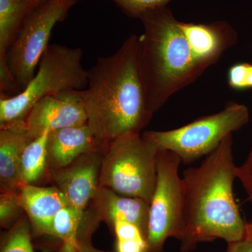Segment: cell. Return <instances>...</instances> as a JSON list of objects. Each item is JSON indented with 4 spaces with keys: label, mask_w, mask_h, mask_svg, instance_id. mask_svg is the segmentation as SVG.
<instances>
[{
    "label": "cell",
    "mask_w": 252,
    "mask_h": 252,
    "mask_svg": "<svg viewBox=\"0 0 252 252\" xmlns=\"http://www.w3.org/2000/svg\"><path fill=\"white\" fill-rule=\"evenodd\" d=\"M25 213L17 192H5L0 195V225L1 228H10Z\"/></svg>",
    "instance_id": "19"
},
{
    "label": "cell",
    "mask_w": 252,
    "mask_h": 252,
    "mask_svg": "<svg viewBox=\"0 0 252 252\" xmlns=\"http://www.w3.org/2000/svg\"><path fill=\"white\" fill-rule=\"evenodd\" d=\"M69 1H72V2H74V4H75V3L77 2V1H79V0H69Z\"/></svg>",
    "instance_id": "26"
},
{
    "label": "cell",
    "mask_w": 252,
    "mask_h": 252,
    "mask_svg": "<svg viewBox=\"0 0 252 252\" xmlns=\"http://www.w3.org/2000/svg\"><path fill=\"white\" fill-rule=\"evenodd\" d=\"M140 66L149 111L154 114L176 93L190 85L205 69L199 63L171 10L147 11L140 18Z\"/></svg>",
    "instance_id": "3"
},
{
    "label": "cell",
    "mask_w": 252,
    "mask_h": 252,
    "mask_svg": "<svg viewBox=\"0 0 252 252\" xmlns=\"http://www.w3.org/2000/svg\"><path fill=\"white\" fill-rule=\"evenodd\" d=\"M18 196L35 236H50L55 215L63 207L69 206L65 196L55 186L24 185L18 190Z\"/></svg>",
    "instance_id": "14"
},
{
    "label": "cell",
    "mask_w": 252,
    "mask_h": 252,
    "mask_svg": "<svg viewBox=\"0 0 252 252\" xmlns=\"http://www.w3.org/2000/svg\"><path fill=\"white\" fill-rule=\"evenodd\" d=\"M160 149L137 132H127L104 150L99 187L150 204L157 181Z\"/></svg>",
    "instance_id": "5"
},
{
    "label": "cell",
    "mask_w": 252,
    "mask_h": 252,
    "mask_svg": "<svg viewBox=\"0 0 252 252\" xmlns=\"http://www.w3.org/2000/svg\"><path fill=\"white\" fill-rule=\"evenodd\" d=\"M82 59L81 48L49 44L26 88L14 96L0 98V126L26 119L32 108L46 96L85 89L88 70Z\"/></svg>",
    "instance_id": "4"
},
{
    "label": "cell",
    "mask_w": 252,
    "mask_h": 252,
    "mask_svg": "<svg viewBox=\"0 0 252 252\" xmlns=\"http://www.w3.org/2000/svg\"><path fill=\"white\" fill-rule=\"evenodd\" d=\"M236 167L230 135L199 166L184 172L181 252H192L217 239L228 244L245 238L247 223L233 193Z\"/></svg>",
    "instance_id": "1"
},
{
    "label": "cell",
    "mask_w": 252,
    "mask_h": 252,
    "mask_svg": "<svg viewBox=\"0 0 252 252\" xmlns=\"http://www.w3.org/2000/svg\"><path fill=\"white\" fill-rule=\"evenodd\" d=\"M249 121L248 107L230 101L220 112L198 118L182 127L144 131L142 135L159 149L177 154L182 163L188 165L211 154L225 137L241 129Z\"/></svg>",
    "instance_id": "6"
},
{
    "label": "cell",
    "mask_w": 252,
    "mask_h": 252,
    "mask_svg": "<svg viewBox=\"0 0 252 252\" xmlns=\"http://www.w3.org/2000/svg\"><path fill=\"white\" fill-rule=\"evenodd\" d=\"M181 159L160 149L157 181L149 204L147 252H163L167 239H178L183 210V186L179 173Z\"/></svg>",
    "instance_id": "8"
},
{
    "label": "cell",
    "mask_w": 252,
    "mask_h": 252,
    "mask_svg": "<svg viewBox=\"0 0 252 252\" xmlns=\"http://www.w3.org/2000/svg\"><path fill=\"white\" fill-rule=\"evenodd\" d=\"M87 122L80 91L46 96L32 108L26 118L28 132L32 140L46 130L84 125Z\"/></svg>",
    "instance_id": "10"
},
{
    "label": "cell",
    "mask_w": 252,
    "mask_h": 252,
    "mask_svg": "<svg viewBox=\"0 0 252 252\" xmlns=\"http://www.w3.org/2000/svg\"><path fill=\"white\" fill-rule=\"evenodd\" d=\"M43 3L40 0H0V56L6 54L26 18Z\"/></svg>",
    "instance_id": "16"
},
{
    "label": "cell",
    "mask_w": 252,
    "mask_h": 252,
    "mask_svg": "<svg viewBox=\"0 0 252 252\" xmlns=\"http://www.w3.org/2000/svg\"><path fill=\"white\" fill-rule=\"evenodd\" d=\"M32 235L30 220L26 215H23L1 235L0 252H34Z\"/></svg>",
    "instance_id": "18"
},
{
    "label": "cell",
    "mask_w": 252,
    "mask_h": 252,
    "mask_svg": "<svg viewBox=\"0 0 252 252\" xmlns=\"http://www.w3.org/2000/svg\"><path fill=\"white\" fill-rule=\"evenodd\" d=\"M74 4L69 0H47L26 18L4 56L21 91L34 77L41 57L49 46L58 23Z\"/></svg>",
    "instance_id": "7"
},
{
    "label": "cell",
    "mask_w": 252,
    "mask_h": 252,
    "mask_svg": "<svg viewBox=\"0 0 252 252\" xmlns=\"http://www.w3.org/2000/svg\"><path fill=\"white\" fill-rule=\"evenodd\" d=\"M180 27L199 63L205 69L236 44L238 34L226 21L210 24L180 22Z\"/></svg>",
    "instance_id": "11"
},
{
    "label": "cell",
    "mask_w": 252,
    "mask_h": 252,
    "mask_svg": "<svg viewBox=\"0 0 252 252\" xmlns=\"http://www.w3.org/2000/svg\"><path fill=\"white\" fill-rule=\"evenodd\" d=\"M50 132H43L31 141L23 151L20 163L21 187L34 185L48 171L47 142Z\"/></svg>",
    "instance_id": "17"
},
{
    "label": "cell",
    "mask_w": 252,
    "mask_h": 252,
    "mask_svg": "<svg viewBox=\"0 0 252 252\" xmlns=\"http://www.w3.org/2000/svg\"><path fill=\"white\" fill-rule=\"evenodd\" d=\"M41 2H45L46 1H47V0H40Z\"/></svg>",
    "instance_id": "27"
},
{
    "label": "cell",
    "mask_w": 252,
    "mask_h": 252,
    "mask_svg": "<svg viewBox=\"0 0 252 252\" xmlns=\"http://www.w3.org/2000/svg\"><path fill=\"white\" fill-rule=\"evenodd\" d=\"M224 252H252V240L245 238L240 241L228 243Z\"/></svg>",
    "instance_id": "24"
},
{
    "label": "cell",
    "mask_w": 252,
    "mask_h": 252,
    "mask_svg": "<svg viewBox=\"0 0 252 252\" xmlns=\"http://www.w3.org/2000/svg\"><path fill=\"white\" fill-rule=\"evenodd\" d=\"M91 209L95 218L105 222L110 230L115 222H128L138 226L147 238L149 204L142 199L120 195L99 187L91 200Z\"/></svg>",
    "instance_id": "12"
},
{
    "label": "cell",
    "mask_w": 252,
    "mask_h": 252,
    "mask_svg": "<svg viewBox=\"0 0 252 252\" xmlns=\"http://www.w3.org/2000/svg\"><path fill=\"white\" fill-rule=\"evenodd\" d=\"M245 238L252 240V222L246 224V235Z\"/></svg>",
    "instance_id": "25"
},
{
    "label": "cell",
    "mask_w": 252,
    "mask_h": 252,
    "mask_svg": "<svg viewBox=\"0 0 252 252\" xmlns=\"http://www.w3.org/2000/svg\"><path fill=\"white\" fill-rule=\"evenodd\" d=\"M126 13L132 18H140L142 14L150 10L167 6L172 0H112Z\"/></svg>",
    "instance_id": "20"
},
{
    "label": "cell",
    "mask_w": 252,
    "mask_h": 252,
    "mask_svg": "<svg viewBox=\"0 0 252 252\" xmlns=\"http://www.w3.org/2000/svg\"><path fill=\"white\" fill-rule=\"evenodd\" d=\"M147 248L144 238L116 240L115 252H147Z\"/></svg>",
    "instance_id": "23"
},
{
    "label": "cell",
    "mask_w": 252,
    "mask_h": 252,
    "mask_svg": "<svg viewBox=\"0 0 252 252\" xmlns=\"http://www.w3.org/2000/svg\"><path fill=\"white\" fill-rule=\"evenodd\" d=\"M103 154V151H97L84 154L67 166L49 172L69 206L82 215L99 189Z\"/></svg>",
    "instance_id": "9"
},
{
    "label": "cell",
    "mask_w": 252,
    "mask_h": 252,
    "mask_svg": "<svg viewBox=\"0 0 252 252\" xmlns=\"http://www.w3.org/2000/svg\"><path fill=\"white\" fill-rule=\"evenodd\" d=\"M32 141L26 119L0 126V190L17 192L21 187L20 163L25 148Z\"/></svg>",
    "instance_id": "15"
},
{
    "label": "cell",
    "mask_w": 252,
    "mask_h": 252,
    "mask_svg": "<svg viewBox=\"0 0 252 252\" xmlns=\"http://www.w3.org/2000/svg\"><path fill=\"white\" fill-rule=\"evenodd\" d=\"M228 84L234 90L252 89V64H233L228 71Z\"/></svg>",
    "instance_id": "21"
},
{
    "label": "cell",
    "mask_w": 252,
    "mask_h": 252,
    "mask_svg": "<svg viewBox=\"0 0 252 252\" xmlns=\"http://www.w3.org/2000/svg\"><path fill=\"white\" fill-rule=\"evenodd\" d=\"M236 177L241 182L248 198L252 203V150L245 162L236 167Z\"/></svg>",
    "instance_id": "22"
},
{
    "label": "cell",
    "mask_w": 252,
    "mask_h": 252,
    "mask_svg": "<svg viewBox=\"0 0 252 252\" xmlns=\"http://www.w3.org/2000/svg\"><path fill=\"white\" fill-rule=\"evenodd\" d=\"M105 149L88 124L51 131L47 142L48 170L63 168L84 154L104 152Z\"/></svg>",
    "instance_id": "13"
},
{
    "label": "cell",
    "mask_w": 252,
    "mask_h": 252,
    "mask_svg": "<svg viewBox=\"0 0 252 252\" xmlns=\"http://www.w3.org/2000/svg\"><path fill=\"white\" fill-rule=\"evenodd\" d=\"M80 95L88 125L105 148L127 132L140 133L154 114L141 75L140 36H129L117 52L99 58L88 70L87 89Z\"/></svg>",
    "instance_id": "2"
}]
</instances>
